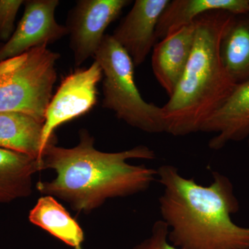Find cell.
Masks as SVG:
<instances>
[{"mask_svg": "<svg viewBox=\"0 0 249 249\" xmlns=\"http://www.w3.org/2000/svg\"><path fill=\"white\" fill-rule=\"evenodd\" d=\"M79 142L71 148L55 142L46 146L41 170H53L52 181H39L36 189L44 196L66 201L78 213H89L109 199L125 197L146 191L157 178V170L144 165H131V160H155L153 150L138 145L117 152L96 150L94 138L80 129Z\"/></svg>", "mask_w": 249, "mask_h": 249, "instance_id": "1", "label": "cell"}, {"mask_svg": "<svg viewBox=\"0 0 249 249\" xmlns=\"http://www.w3.org/2000/svg\"><path fill=\"white\" fill-rule=\"evenodd\" d=\"M213 178L211 184L203 186L182 176L174 165L157 169L163 187L160 215L168 226L169 242L181 249L249 248V227L232 220L240 204L231 181L218 172Z\"/></svg>", "mask_w": 249, "mask_h": 249, "instance_id": "2", "label": "cell"}, {"mask_svg": "<svg viewBox=\"0 0 249 249\" xmlns=\"http://www.w3.org/2000/svg\"><path fill=\"white\" fill-rule=\"evenodd\" d=\"M232 16L211 11L194 21L196 37L189 60L173 95L161 107L166 133L183 137L201 132L235 88L219 55L221 39Z\"/></svg>", "mask_w": 249, "mask_h": 249, "instance_id": "3", "label": "cell"}, {"mask_svg": "<svg viewBox=\"0 0 249 249\" xmlns=\"http://www.w3.org/2000/svg\"><path fill=\"white\" fill-rule=\"evenodd\" d=\"M47 46L0 62V113H19L44 124L60 57Z\"/></svg>", "mask_w": 249, "mask_h": 249, "instance_id": "4", "label": "cell"}, {"mask_svg": "<svg viewBox=\"0 0 249 249\" xmlns=\"http://www.w3.org/2000/svg\"><path fill=\"white\" fill-rule=\"evenodd\" d=\"M93 58L103 70V107L142 132H165L162 108L142 98L134 80L133 62L111 35L105 36Z\"/></svg>", "mask_w": 249, "mask_h": 249, "instance_id": "5", "label": "cell"}, {"mask_svg": "<svg viewBox=\"0 0 249 249\" xmlns=\"http://www.w3.org/2000/svg\"><path fill=\"white\" fill-rule=\"evenodd\" d=\"M103 70L98 62L78 69L62 80L46 111L41 139V157L46 146L55 142V129L62 124L89 112L97 102L98 83Z\"/></svg>", "mask_w": 249, "mask_h": 249, "instance_id": "6", "label": "cell"}, {"mask_svg": "<svg viewBox=\"0 0 249 249\" xmlns=\"http://www.w3.org/2000/svg\"><path fill=\"white\" fill-rule=\"evenodd\" d=\"M129 0H79L67 16L66 27L75 65L94 58L108 26L120 16Z\"/></svg>", "mask_w": 249, "mask_h": 249, "instance_id": "7", "label": "cell"}, {"mask_svg": "<svg viewBox=\"0 0 249 249\" xmlns=\"http://www.w3.org/2000/svg\"><path fill=\"white\" fill-rule=\"evenodd\" d=\"M59 4L58 0L24 1V14L14 34L0 45V62L68 36L66 27L55 20V11Z\"/></svg>", "mask_w": 249, "mask_h": 249, "instance_id": "8", "label": "cell"}, {"mask_svg": "<svg viewBox=\"0 0 249 249\" xmlns=\"http://www.w3.org/2000/svg\"><path fill=\"white\" fill-rule=\"evenodd\" d=\"M170 0H136L113 32V38L128 54L134 67L146 60L157 44L156 29Z\"/></svg>", "mask_w": 249, "mask_h": 249, "instance_id": "9", "label": "cell"}, {"mask_svg": "<svg viewBox=\"0 0 249 249\" xmlns=\"http://www.w3.org/2000/svg\"><path fill=\"white\" fill-rule=\"evenodd\" d=\"M201 132L214 133L209 147L218 150L230 142L249 137V79L236 85L222 106L203 125Z\"/></svg>", "mask_w": 249, "mask_h": 249, "instance_id": "10", "label": "cell"}, {"mask_svg": "<svg viewBox=\"0 0 249 249\" xmlns=\"http://www.w3.org/2000/svg\"><path fill=\"white\" fill-rule=\"evenodd\" d=\"M196 32L194 22L168 34L154 47L152 71L169 97L176 89L189 60Z\"/></svg>", "mask_w": 249, "mask_h": 249, "instance_id": "11", "label": "cell"}, {"mask_svg": "<svg viewBox=\"0 0 249 249\" xmlns=\"http://www.w3.org/2000/svg\"><path fill=\"white\" fill-rule=\"evenodd\" d=\"M232 15L248 14L249 0H173L170 1L157 24L156 36L161 40L184 26L194 22L201 15L211 11Z\"/></svg>", "mask_w": 249, "mask_h": 249, "instance_id": "12", "label": "cell"}, {"mask_svg": "<svg viewBox=\"0 0 249 249\" xmlns=\"http://www.w3.org/2000/svg\"><path fill=\"white\" fill-rule=\"evenodd\" d=\"M40 170L35 157L0 147V204L30 196L33 177Z\"/></svg>", "mask_w": 249, "mask_h": 249, "instance_id": "13", "label": "cell"}, {"mask_svg": "<svg viewBox=\"0 0 249 249\" xmlns=\"http://www.w3.org/2000/svg\"><path fill=\"white\" fill-rule=\"evenodd\" d=\"M219 55L235 85L249 79V13L232 16L221 39Z\"/></svg>", "mask_w": 249, "mask_h": 249, "instance_id": "14", "label": "cell"}, {"mask_svg": "<svg viewBox=\"0 0 249 249\" xmlns=\"http://www.w3.org/2000/svg\"><path fill=\"white\" fill-rule=\"evenodd\" d=\"M31 224L75 249H82L84 232L70 213L53 196H45L37 200L29 214Z\"/></svg>", "mask_w": 249, "mask_h": 249, "instance_id": "15", "label": "cell"}, {"mask_svg": "<svg viewBox=\"0 0 249 249\" xmlns=\"http://www.w3.org/2000/svg\"><path fill=\"white\" fill-rule=\"evenodd\" d=\"M43 124L19 113H0V147L41 160Z\"/></svg>", "mask_w": 249, "mask_h": 249, "instance_id": "16", "label": "cell"}, {"mask_svg": "<svg viewBox=\"0 0 249 249\" xmlns=\"http://www.w3.org/2000/svg\"><path fill=\"white\" fill-rule=\"evenodd\" d=\"M23 0H0V40H9L16 29L15 22Z\"/></svg>", "mask_w": 249, "mask_h": 249, "instance_id": "17", "label": "cell"}, {"mask_svg": "<svg viewBox=\"0 0 249 249\" xmlns=\"http://www.w3.org/2000/svg\"><path fill=\"white\" fill-rule=\"evenodd\" d=\"M133 249H181L172 245L168 240V227L163 220L157 221L151 235Z\"/></svg>", "mask_w": 249, "mask_h": 249, "instance_id": "18", "label": "cell"}, {"mask_svg": "<svg viewBox=\"0 0 249 249\" xmlns=\"http://www.w3.org/2000/svg\"><path fill=\"white\" fill-rule=\"evenodd\" d=\"M248 142H249V139H248Z\"/></svg>", "mask_w": 249, "mask_h": 249, "instance_id": "19", "label": "cell"}, {"mask_svg": "<svg viewBox=\"0 0 249 249\" xmlns=\"http://www.w3.org/2000/svg\"><path fill=\"white\" fill-rule=\"evenodd\" d=\"M249 249V248H247V249Z\"/></svg>", "mask_w": 249, "mask_h": 249, "instance_id": "20", "label": "cell"}]
</instances>
